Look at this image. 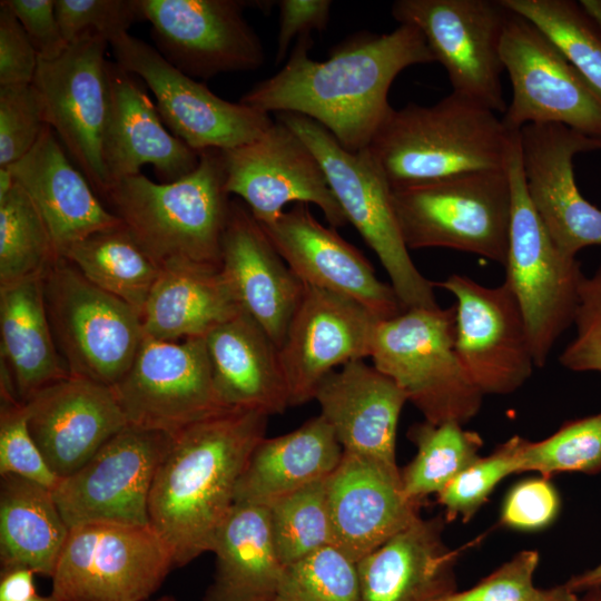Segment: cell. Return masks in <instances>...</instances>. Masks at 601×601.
Returning a JSON list of instances; mask_svg holds the SVG:
<instances>
[{
  "label": "cell",
  "mask_w": 601,
  "mask_h": 601,
  "mask_svg": "<svg viewBox=\"0 0 601 601\" xmlns=\"http://www.w3.org/2000/svg\"><path fill=\"white\" fill-rule=\"evenodd\" d=\"M311 35L296 40L284 67L245 92L240 102L263 112H292L326 128L342 147H368L393 107L388 91L401 71L434 62L422 32L400 24L387 33L356 32L325 61L309 57Z\"/></svg>",
  "instance_id": "1"
},
{
  "label": "cell",
  "mask_w": 601,
  "mask_h": 601,
  "mask_svg": "<svg viewBox=\"0 0 601 601\" xmlns=\"http://www.w3.org/2000/svg\"><path fill=\"white\" fill-rule=\"evenodd\" d=\"M268 417L255 410L227 408L173 435L148 511L176 568L211 552L247 461L265 437Z\"/></svg>",
  "instance_id": "2"
},
{
  "label": "cell",
  "mask_w": 601,
  "mask_h": 601,
  "mask_svg": "<svg viewBox=\"0 0 601 601\" xmlns=\"http://www.w3.org/2000/svg\"><path fill=\"white\" fill-rule=\"evenodd\" d=\"M516 136L496 112L451 92L432 106L393 108L367 149L393 189L506 169Z\"/></svg>",
  "instance_id": "3"
},
{
  "label": "cell",
  "mask_w": 601,
  "mask_h": 601,
  "mask_svg": "<svg viewBox=\"0 0 601 601\" xmlns=\"http://www.w3.org/2000/svg\"><path fill=\"white\" fill-rule=\"evenodd\" d=\"M228 195L221 150L207 149L178 180L155 183L138 174L112 183L102 199L160 267L190 263L220 268Z\"/></svg>",
  "instance_id": "4"
},
{
  "label": "cell",
  "mask_w": 601,
  "mask_h": 601,
  "mask_svg": "<svg viewBox=\"0 0 601 601\" xmlns=\"http://www.w3.org/2000/svg\"><path fill=\"white\" fill-rule=\"evenodd\" d=\"M319 161L347 223L359 233L386 270L404 311L439 307L434 282L412 260L395 214L392 188L367 148L349 151L315 120L276 114Z\"/></svg>",
  "instance_id": "5"
},
{
  "label": "cell",
  "mask_w": 601,
  "mask_h": 601,
  "mask_svg": "<svg viewBox=\"0 0 601 601\" xmlns=\"http://www.w3.org/2000/svg\"><path fill=\"white\" fill-rule=\"evenodd\" d=\"M392 198L408 250L450 248L505 265L512 215L508 168L393 188Z\"/></svg>",
  "instance_id": "6"
},
{
  "label": "cell",
  "mask_w": 601,
  "mask_h": 601,
  "mask_svg": "<svg viewBox=\"0 0 601 601\" xmlns=\"http://www.w3.org/2000/svg\"><path fill=\"white\" fill-rule=\"evenodd\" d=\"M455 316V304L406 309L380 319L373 337V366L434 424H465L479 413L484 396L456 354Z\"/></svg>",
  "instance_id": "7"
},
{
  "label": "cell",
  "mask_w": 601,
  "mask_h": 601,
  "mask_svg": "<svg viewBox=\"0 0 601 601\" xmlns=\"http://www.w3.org/2000/svg\"><path fill=\"white\" fill-rule=\"evenodd\" d=\"M46 309L70 375L112 387L130 368L145 336L141 315L59 256L43 275Z\"/></svg>",
  "instance_id": "8"
},
{
  "label": "cell",
  "mask_w": 601,
  "mask_h": 601,
  "mask_svg": "<svg viewBox=\"0 0 601 601\" xmlns=\"http://www.w3.org/2000/svg\"><path fill=\"white\" fill-rule=\"evenodd\" d=\"M508 171L512 215L504 283L520 305L534 364L542 367L558 338L573 323L583 274L575 257L554 244L530 200L519 136Z\"/></svg>",
  "instance_id": "9"
},
{
  "label": "cell",
  "mask_w": 601,
  "mask_h": 601,
  "mask_svg": "<svg viewBox=\"0 0 601 601\" xmlns=\"http://www.w3.org/2000/svg\"><path fill=\"white\" fill-rule=\"evenodd\" d=\"M174 566L150 524L85 523L70 528L49 594L55 601H148Z\"/></svg>",
  "instance_id": "10"
},
{
  "label": "cell",
  "mask_w": 601,
  "mask_h": 601,
  "mask_svg": "<svg viewBox=\"0 0 601 601\" xmlns=\"http://www.w3.org/2000/svg\"><path fill=\"white\" fill-rule=\"evenodd\" d=\"M391 12L422 32L452 92L504 114L500 49L510 10L501 0H397Z\"/></svg>",
  "instance_id": "11"
},
{
  "label": "cell",
  "mask_w": 601,
  "mask_h": 601,
  "mask_svg": "<svg viewBox=\"0 0 601 601\" xmlns=\"http://www.w3.org/2000/svg\"><path fill=\"white\" fill-rule=\"evenodd\" d=\"M500 51L512 87L501 117L510 131L559 124L601 140V93L540 29L510 11Z\"/></svg>",
  "instance_id": "12"
},
{
  "label": "cell",
  "mask_w": 601,
  "mask_h": 601,
  "mask_svg": "<svg viewBox=\"0 0 601 601\" xmlns=\"http://www.w3.org/2000/svg\"><path fill=\"white\" fill-rule=\"evenodd\" d=\"M111 388L129 425L170 435L229 408L215 387L205 337L167 342L145 335Z\"/></svg>",
  "instance_id": "13"
},
{
  "label": "cell",
  "mask_w": 601,
  "mask_h": 601,
  "mask_svg": "<svg viewBox=\"0 0 601 601\" xmlns=\"http://www.w3.org/2000/svg\"><path fill=\"white\" fill-rule=\"evenodd\" d=\"M109 45L115 62L151 90L158 114L171 134L198 152L250 142L274 124L267 112L218 97L174 67L157 48L129 32Z\"/></svg>",
  "instance_id": "14"
},
{
  "label": "cell",
  "mask_w": 601,
  "mask_h": 601,
  "mask_svg": "<svg viewBox=\"0 0 601 601\" xmlns=\"http://www.w3.org/2000/svg\"><path fill=\"white\" fill-rule=\"evenodd\" d=\"M108 45L101 36H80L58 58L39 59L33 79L48 126L100 199L109 188L102 158L109 110Z\"/></svg>",
  "instance_id": "15"
},
{
  "label": "cell",
  "mask_w": 601,
  "mask_h": 601,
  "mask_svg": "<svg viewBox=\"0 0 601 601\" xmlns=\"http://www.w3.org/2000/svg\"><path fill=\"white\" fill-rule=\"evenodd\" d=\"M173 435L125 426L52 493L69 528L92 522L149 525V495Z\"/></svg>",
  "instance_id": "16"
},
{
  "label": "cell",
  "mask_w": 601,
  "mask_h": 601,
  "mask_svg": "<svg viewBox=\"0 0 601 601\" xmlns=\"http://www.w3.org/2000/svg\"><path fill=\"white\" fill-rule=\"evenodd\" d=\"M267 1L139 0L142 20L151 26L157 50L191 78L252 71L265 62L259 37L243 11L265 9Z\"/></svg>",
  "instance_id": "17"
},
{
  "label": "cell",
  "mask_w": 601,
  "mask_h": 601,
  "mask_svg": "<svg viewBox=\"0 0 601 601\" xmlns=\"http://www.w3.org/2000/svg\"><path fill=\"white\" fill-rule=\"evenodd\" d=\"M226 190L246 204L260 225L289 204H314L333 228L347 225L325 173L307 145L279 120L257 139L221 150Z\"/></svg>",
  "instance_id": "18"
},
{
  "label": "cell",
  "mask_w": 601,
  "mask_h": 601,
  "mask_svg": "<svg viewBox=\"0 0 601 601\" xmlns=\"http://www.w3.org/2000/svg\"><path fill=\"white\" fill-rule=\"evenodd\" d=\"M434 286L456 298L455 351L473 384L485 394L519 390L535 366L520 305L503 282L487 287L460 274Z\"/></svg>",
  "instance_id": "19"
},
{
  "label": "cell",
  "mask_w": 601,
  "mask_h": 601,
  "mask_svg": "<svg viewBox=\"0 0 601 601\" xmlns=\"http://www.w3.org/2000/svg\"><path fill=\"white\" fill-rule=\"evenodd\" d=\"M530 200L558 248L570 257L601 246V208L580 193L577 154L601 150V140L559 124H530L518 132Z\"/></svg>",
  "instance_id": "20"
},
{
  "label": "cell",
  "mask_w": 601,
  "mask_h": 601,
  "mask_svg": "<svg viewBox=\"0 0 601 601\" xmlns=\"http://www.w3.org/2000/svg\"><path fill=\"white\" fill-rule=\"evenodd\" d=\"M378 321L349 297L304 285L279 347L290 406L314 400L317 386L333 371L370 357Z\"/></svg>",
  "instance_id": "21"
},
{
  "label": "cell",
  "mask_w": 601,
  "mask_h": 601,
  "mask_svg": "<svg viewBox=\"0 0 601 601\" xmlns=\"http://www.w3.org/2000/svg\"><path fill=\"white\" fill-rule=\"evenodd\" d=\"M262 227L304 285L349 297L378 319L404 312L393 287L377 278L363 254L335 228L319 223L306 204H294Z\"/></svg>",
  "instance_id": "22"
},
{
  "label": "cell",
  "mask_w": 601,
  "mask_h": 601,
  "mask_svg": "<svg viewBox=\"0 0 601 601\" xmlns=\"http://www.w3.org/2000/svg\"><path fill=\"white\" fill-rule=\"evenodd\" d=\"M326 494L332 545L355 563L421 516L398 466L351 452L326 479Z\"/></svg>",
  "instance_id": "23"
},
{
  "label": "cell",
  "mask_w": 601,
  "mask_h": 601,
  "mask_svg": "<svg viewBox=\"0 0 601 601\" xmlns=\"http://www.w3.org/2000/svg\"><path fill=\"white\" fill-rule=\"evenodd\" d=\"M29 431L48 466L63 479L128 425L112 388L70 375L24 403Z\"/></svg>",
  "instance_id": "24"
},
{
  "label": "cell",
  "mask_w": 601,
  "mask_h": 601,
  "mask_svg": "<svg viewBox=\"0 0 601 601\" xmlns=\"http://www.w3.org/2000/svg\"><path fill=\"white\" fill-rule=\"evenodd\" d=\"M220 273L244 313L279 348L300 302L304 284L273 246L249 209L230 201L221 242Z\"/></svg>",
  "instance_id": "25"
},
{
  "label": "cell",
  "mask_w": 601,
  "mask_h": 601,
  "mask_svg": "<svg viewBox=\"0 0 601 601\" xmlns=\"http://www.w3.org/2000/svg\"><path fill=\"white\" fill-rule=\"evenodd\" d=\"M108 81L102 158L109 187L121 178L141 174L145 165L154 167L161 183L191 173L199 162V152L166 129L157 107L134 75L109 61Z\"/></svg>",
  "instance_id": "26"
},
{
  "label": "cell",
  "mask_w": 601,
  "mask_h": 601,
  "mask_svg": "<svg viewBox=\"0 0 601 601\" xmlns=\"http://www.w3.org/2000/svg\"><path fill=\"white\" fill-rule=\"evenodd\" d=\"M314 400L343 451L397 466V426L407 397L392 378L353 361L326 375Z\"/></svg>",
  "instance_id": "27"
},
{
  "label": "cell",
  "mask_w": 601,
  "mask_h": 601,
  "mask_svg": "<svg viewBox=\"0 0 601 601\" xmlns=\"http://www.w3.org/2000/svg\"><path fill=\"white\" fill-rule=\"evenodd\" d=\"M7 168L40 211L59 256L91 234L122 225L73 166L49 126L29 152Z\"/></svg>",
  "instance_id": "28"
},
{
  "label": "cell",
  "mask_w": 601,
  "mask_h": 601,
  "mask_svg": "<svg viewBox=\"0 0 601 601\" xmlns=\"http://www.w3.org/2000/svg\"><path fill=\"white\" fill-rule=\"evenodd\" d=\"M441 516L422 519L361 559L362 601H437L457 590L455 566L461 550L443 540Z\"/></svg>",
  "instance_id": "29"
},
{
  "label": "cell",
  "mask_w": 601,
  "mask_h": 601,
  "mask_svg": "<svg viewBox=\"0 0 601 601\" xmlns=\"http://www.w3.org/2000/svg\"><path fill=\"white\" fill-rule=\"evenodd\" d=\"M217 393L229 408L275 415L290 406L279 348L242 312L205 337Z\"/></svg>",
  "instance_id": "30"
},
{
  "label": "cell",
  "mask_w": 601,
  "mask_h": 601,
  "mask_svg": "<svg viewBox=\"0 0 601 601\" xmlns=\"http://www.w3.org/2000/svg\"><path fill=\"white\" fill-rule=\"evenodd\" d=\"M343 447L322 415L296 430L264 437L252 452L238 481L235 503L269 506L336 469Z\"/></svg>",
  "instance_id": "31"
},
{
  "label": "cell",
  "mask_w": 601,
  "mask_h": 601,
  "mask_svg": "<svg viewBox=\"0 0 601 601\" xmlns=\"http://www.w3.org/2000/svg\"><path fill=\"white\" fill-rule=\"evenodd\" d=\"M243 312L220 268L174 263L161 267L144 311V334L158 341L206 337Z\"/></svg>",
  "instance_id": "32"
},
{
  "label": "cell",
  "mask_w": 601,
  "mask_h": 601,
  "mask_svg": "<svg viewBox=\"0 0 601 601\" xmlns=\"http://www.w3.org/2000/svg\"><path fill=\"white\" fill-rule=\"evenodd\" d=\"M1 368L23 404L70 376L49 323L43 276L0 286Z\"/></svg>",
  "instance_id": "33"
},
{
  "label": "cell",
  "mask_w": 601,
  "mask_h": 601,
  "mask_svg": "<svg viewBox=\"0 0 601 601\" xmlns=\"http://www.w3.org/2000/svg\"><path fill=\"white\" fill-rule=\"evenodd\" d=\"M213 582L204 601H273L284 575L268 506L235 503L216 534Z\"/></svg>",
  "instance_id": "34"
},
{
  "label": "cell",
  "mask_w": 601,
  "mask_h": 601,
  "mask_svg": "<svg viewBox=\"0 0 601 601\" xmlns=\"http://www.w3.org/2000/svg\"><path fill=\"white\" fill-rule=\"evenodd\" d=\"M69 531L52 490L18 475H1V570L27 568L51 579Z\"/></svg>",
  "instance_id": "35"
},
{
  "label": "cell",
  "mask_w": 601,
  "mask_h": 601,
  "mask_svg": "<svg viewBox=\"0 0 601 601\" xmlns=\"http://www.w3.org/2000/svg\"><path fill=\"white\" fill-rule=\"evenodd\" d=\"M60 256L90 283L140 315L161 270L124 225L91 234L68 246Z\"/></svg>",
  "instance_id": "36"
},
{
  "label": "cell",
  "mask_w": 601,
  "mask_h": 601,
  "mask_svg": "<svg viewBox=\"0 0 601 601\" xmlns=\"http://www.w3.org/2000/svg\"><path fill=\"white\" fill-rule=\"evenodd\" d=\"M407 437L415 445L416 454L401 470V483L405 496L421 505L474 463L483 446L479 433L454 421L415 423L408 428Z\"/></svg>",
  "instance_id": "37"
},
{
  "label": "cell",
  "mask_w": 601,
  "mask_h": 601,
  "mask_svg": "<svg viewBox=\"0 0 601 601\" xmlns=\"http://www.w3.org/2000/svg\"><path fill=\"white\" fill-rule=\"evenodd\" d=\"M58 257L40 211L14 181L0 198V286L43 276Z\"/></svg>",
  "instance_id": "38"
},
{
  "label": "cell",
  "mask_w": 601,
  "mask_h": 601,
  "mask_svg": "<svg viewBox=\"0 0 601 601\" xmlns=\"http://www.w3.org/2000/svg\"><path fill=\"white\" fill-rule=\"evenodd\" d=\"M540 29L601 93V29L571 0H501Z\"/></svg>",
  "instance_id": "39"
},
{
  "label": "cell",
  "mask_w": 601,
  "mask_h": 601,
  "mask_svg": "<svg viewBox=\"0 0 601 601\" xmlns=\"http://www.w3.org/2000/svg\"><path fill=\"white\" fill-rule=\"evenodd\" d=\"M326 479L308 484L268 506L275 546L286 566L332 545Z\"/></svg>",
  "instance_id": "40"
},
{
  "label": "cell",
  "mask_w": 601,
  "mask_h": 601,
  "mask_svg": "<svg viewBox=\"0 0 601 601\" xmlns=\"http://www.w3.org/2000/svg\"><path fill=\"white\" fill-rule=\"evenodd\" d=\"M518 460L520 473L535 471L546 479L563 472H600L601 413L566 422L538 442L519 437Z\"/></svg>",
  "instance_id": "41"
},
{
  "label": "cell",
  "mask_w": 601,
  "mask_h": 601,
  "mask_svg": "<svg viewBox=\"0 0 601 601\" xmlns=\"http://www.w3.org/2000/svg\"><path fill=\"white\" fill-rule=\"evenodd\" d=\"M273 601H362L356 563L325 546L286 566Z\"/></svg>",
  "instance_id": "42"
},
{
  "label": "cell",
  "mask_w": 601,
  "mask_h": 601,
  "mask_svg": "<svg viewBox=\"0 0 601 601\" xmlns=\"http://www.w3.org/2000/svg\"><path fill=\"white\" fill-rule=\"evenodd\" d=\"M519 437L513 436L490 455L480 456L436 494L447 521H470L503 479L520 473Z\"/></svg>",
  "instance_id": "43"
},
{
  "label": "cell",
  "mask_w": 601,
  "mask_h": 601,
  "mask_svg": "<svg viewBox=\"0 0 601 601\" xmlns=\"http://www.w3.org/2000/svg\"><path fill=\"white\" fill-rule=\"evenodd\" d=\"M0 475H18L53 491L60 479L29 431L24 404L9 390L0 388Z\"/></svg>",
  "instance_id": "44"
},
{
  "label": "cell",
  "mask_w": 601,
  "mask_h": 601,
  "mask_svg": "<svg viewBox=\"0 0 601 601\" xmlns=\"http://www.w3.org/2000/svg\"><path fill=\"white\" fill-rule=\"evenodd\" d=\"M47 126L43 101L33 82L0 85V167L28 154Z\"/></svg>",
  "instance_id": "45"
},
{
  "label": "cell",
  "mask_w": 601,
  "mask_h": 601,
  "mask_svg": "<svg viewBox=\"0 0 601 601\" xmlns=\"http://www.w3.org/2000/svg\"><path fill=\"white\" fill-rule=\"evenodd\" d=\"M56 16L68 43L83 35L110 43L142 20L139 0H56Z\"/></svg>",
  "instance_id": "46"
},
{
  "label": "cell",
  "mask_w": 601,
  "mask_h": 601,
  "mask_svg": "<svg viewBox=\"0 0 601 601\" xmlns=\"http://www.w3.org/2000/svg\"><path fill=\"white\" fill-rule=\"evenodd\" d=\"M573 324L575 336L560 355V364L574 372H601V266L580 280Z\"/></svg>",
  "instance_id": "47"
},
{
  "label": "cell",
  "mask_w": 601,
  "mask_h": 601,
  "mask_svg": "<svg viewBox=\"0 0 601 601\" xmlns=\"http://www.w3.org/2000/svg\"><path fill=\"white\" fill-rule=\"evenodd\" d=\"M539 565L535 550H523L475 585L454 591L437 601H529L534 594Z\"/></svg>",
  "instance_id": "48"
},
{
  "label": "cell",
  "mask_w": 601,
  "mask_h": 601,
  "mask_svg": "<svg viewBox=\"0 0 601 601\" xmlns=\"http://www.w3.org/2000/svg\"><path fill=\"white\" fill-rule=\"evenodd\" d=\"M560 496L549 479L530 477L514 484L502 504L501 523L520 531L550 525L559 514Z\"/></svg>",
  "instance_id": "49"
},
{
  "label": "cell",
  "mask_w": 601,
  "mask_h": 601,
  "mask_svg": "<svg viewBox=\"0 0 601 601\" xmlns=\"http://www.w3.org/2000/svg\"><path fill=\"white\" fill-rule=\"evenodd\" d=\"M39 57L26 30L0 2V85L33 82Z\"/></svg>",
  "instance_id": "50"
},
{
  "label": "cell",
  "mask_w": 601,
  "mask_h": 601,
  "mask_svg": "<svg viewBox=\"0 0 601 601\" xmlns=\"http://www.w3.org/2000/svg\"><path fill=\"white\" fill-rule=\"evenodd\" d=\"M29 36L39 59L52 60L68 48L57 16L56 0H3Z\"/></svg>",
  "instance_id": "51"
},
{
  "label": "cell",
  "mask_w": 601,
  "mask_h": 601,
  "mask_svg": "<svg viewBox=\"0 0 601 601\" xmlns=\"http://www.w3.org/2000/svg\"><path fill=\"white\" fill-rule=\"evenodd\" d=\"M279 20L275 61L279 63L288 52L294 38L319 32L327 28L332 1L280 0L277 1Z\"/></svg>",
  "instance_id": "52"
},
{
  "label": "cell",
  "mask_w": 601,
  "mask_h": 601,
  "mask_svg": "<svg viewBox=\"0 0 601 601\" xmlns=\"http://www.w3.org/2000/svg\"><path fill=\"white\" fill-rule=\"evenodd\" d=\"M35 574L27 568L1 570L0 601H24L37 595Z\"/></svg>",
  "instance_id": "53"
},
{
  "label": "cell",
  "mask_w": 601,
  "mask_h": 601,
  "mask_svg": "<svg viewBox=\"0 0 601 601\" xmlns=\"http://www.w3.org/2000/svg\"><path fill=\"white\" fill-rule=\"evenodd\" d=\"M529 601H582V599L564 583L546 589L536 588Z\"/></svg>",
  "instance_id": "54"
},
{
  "label": "cell",
  "mask_w": 601,
  "mask_h": 601,
  "mask_svg": "<svg viewBox=\"0 0 601 601\" xmlns=\"http://www.w3.org/2000/svg\"><path fill=\"white\" fill-rule=\"evenodd\" d=\"M600 583H601V563L590 570H587L578 575L570 578L565 584L571 590L579 593Z\"/></svg>",
  "instance_id": "55"
},
{
  "label": "cell",
  "mask_w": 601,
  "mask_h": 601,
  "mask_svg": "<svg viewBox=\"0 0 601 601\" xmlns=\"http://www.w3.org/2000/svg\"><path fill=\"white\" fill-rule=\"evenodd\" d=\"M579 3L601 29V0H581Z\"/></svg>",
  "instance_id": "56"
},
{
  "label": "cell",
  "mask_w": 601,
  "mask_h": 601,
  "mask_svg": "<svg viewBox=\"0 0 601 601\" xmlns=\"http://www.w3.org/2000/svg\"><path fill=\"white\" fill-rule=\"evenodd\" d=\"M14 185V178L7 167H0V198L4 197Z\"/></svg>",
  "instance_id": "57"
},
{
  "label": "cell",
  "mask_w": 601,
  "mask_h": 601,
  "mask_svg": "<svg viewBox=\"0 0 601 601\" xmlns=\"http://www.w3.org/2000/svg\"><path fill=\"white\" fill-rule=\"evenodd\" d=\"M583 592H585V594L581 597L582 601H601V583Z\"/></svg>",
  "instance_id": "58"
},
{
  "label": "cell",
  "mask_w": 601,
  "mask_h": 601,
  "mask_svg": "<svg viewBox=\"0 0 601 601\" xmlns=\"http://www.w3.org/2000/svg\"><path fill=\"white\" fill-rule=\"evenodd\" d=\"M24 601H55V600L50 594H48V595H39V594H37V595H35V597H32V598H30L28 600H24Z\"/></svg>",
  "instance_id": "59"
},
{
  "label": "cell",
  "mask_w": 601,
  "mask_h": 601,
  "mask_svg": "<svg viewBox=\"0 0 601 601\" xmlns=\"http://www.w3.org/2000/svg\"><path fill=\"white\" fill-rule=\"evenodd\" d=\"M154 601H176V599L171 595H165Z\"/></svg>",
  "instance_id": "60"
}]
</instances>
